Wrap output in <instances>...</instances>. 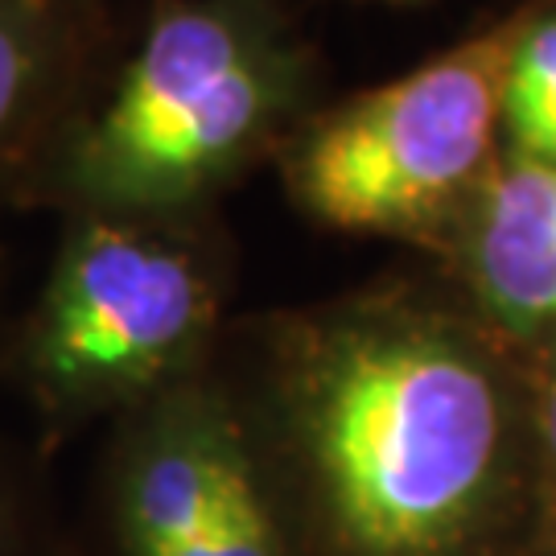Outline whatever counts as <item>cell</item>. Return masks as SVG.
<instances>
[{"label": "cell", "mask_w": 556, "mask_h": 556, "mask_svg": "<svg viewBox=\"0 0 556 556\" xmlns=\"http://www.w3.org/2000/svg\"><path fill=\"white\" fill-rule=\"evenodd\" d=\"M305 429L355 553L433 556L495 482L503 413L491 371L462 342L417 321H376L318 358Z\"/></svg>", "instance_id": "obj_1"}, {"label": "cell", "mask_w": 556, "mask_h": 556, "mask_svg": "<svg viewBox=\"0 0 556 556\" xmlns=\"http://www.w3.org/2000/svg\"><path fill=\"white\" fill-rule=\"evenodd\" d=\"M277 103V59L248 21L219 4H174L108 103L62 140L54 190L103 219L178 206L252 149Z\"/></svg>", "instance_id": "obj_2"}, {"label": "cell", "mask_w": 556, "mask_h": 556, "mask_svg": "<svg viewBox=\"0 0 556 556\" xmlns=\"http://www.w3.org/2000/svg\"><path fill=\"white\" fill-rule=\"evenodd\" d=\"M528 17L334 108L293 157V194L342 231H417L491 165L503 91Z\"/></svg>", "instance_id": "obj_3"}, {"label": "cell", "mask_w": 556, "mask_h": 556, "mask_svg": "<svg viewBox=\"0 0 556 556\" xmlns=\"http://www.w3.org/2000/svg\"><path fill=\"white\" fill-rule=\"evenodd\" d=\"M206 309L186 252L128 219L79 215L34 314L29 371L62 404L132 392L186 355Z\"/></svg>", "instance_id": "obj_4"}, {"label": "cell", "mask_w": 556, "mask_h": 556, "mask_svg": "<svg viewBox=\"0 0 556 556\" xmlns=\"http://www.w3.org/2000/svg\"><path fill=\"white\" fill-rule=\"evenodd\" d=\"M466 260L478 298L507 326L556 321V165L516 157L491 169L470 211Z\"/></svg>", "instance_id": "obj_5"}, {"label": "cell", "mask_w": 556, "mask_h": 556, "mask_svg": "<svg viewBox=\"0 0 556 556\" xmlns=\"http://www.w3.org/2000/svg\"><path fill=\"white\" fill-rule=\"evenodd\" d=\"M75 59L66 0H0V178L50 128Z\"/></svg>", "instance_id": "obj_6"}, {"label": "cell", "mask_w": 556, "mask_h": 556, "mask_svg": "<svg viewBox=\"0 0 556 556\" xmlns=\"http://www.w3.org/2000/svg\"><path fill=\"white\" fill-rule=\"evenodd\" d=\"M178 556H277L273 519L243 450L227 429H215L211 454V498L199 536Z\"/></svg>", "instance_id": "obj_7"}, {"label": "cell", "mask_w": 556, "mask_h": 556, "mask_svg": "<svg viewBox=\"0 0 556 556\" xmlns=\"http://www.w3.org/2000/svg\"><path fill=\"white\" fill-rule=\"evenodd\" d=\"M503 128L516 157L556 165V13L523 21L503 91Z\"/></svg>", "instance_id": "obj_8"}, {"label": "cell", "mask_w": 556, "mask_h": 556, "mask_svg": "<svg viewBox=\"0 0 556 556\" xmlns=\"http://www.w3.org/2000/svg\"><path fill=\"white\" fill-rule=\"evenodd\" d=\"M540 429H544V445L556 462V371L548 379V392H544V413H540Z\"/></svg>", "instance_id": "obj_9"}, {"label": "cell", "mask_w": 556, "mask_h": 556, "mask_svg": "<svg viewBox=\"0 0 556 556\" xmlns=\"http://www.w3.org/2000/svg\"><path fill=\"white\" fill-rule=\"evenodd\" d=\"M396 4H404V0H396Z\"/></svg>", "instance_id": "obj_10"}]
</instances>
